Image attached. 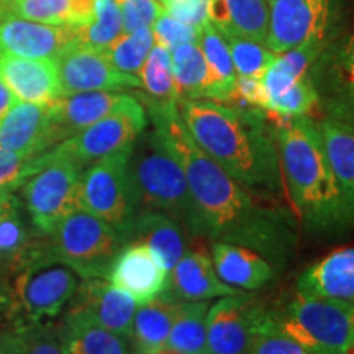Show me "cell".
<instances>
[{"label":"cell","mask_w":354,"mask_h":354,"mask_svg":"<svg viewBox=\"0 0 354 354\" xmlns=\"http://www.w3.org/2000/svg\"><path fill=\"white\" fill-rule=\"evenodd\" d=\"M141 102L162 145L183 166L202 236L250 248L274 266L284 264L295 246L289 212L254 201L250 189L207 156L185 128L177 104Z\"/></svg>","instance_id":"6da1fadb"},{"label":"cell","mask_w":354,"mask_h":354,"mask_svg":"<svg viewBox=\"0 0 354 354\" xmlns=\"http://www.w3.org/2000/svg\"><path fill=\"white\" fill-rule=\"evenodd\" d=\"M177 109L198 148L238 183L263 196H284L276 138L264 110L209 99L179 100Z\"/></svg>","instance_id":"7a4b0ae2"},{"label":"cell","mask_w":354,"mask_h":354,"mask_svg":"<svg viewBox=\"0 0 354 354\" xmlns=\"http://www.w3.org/2000/svg\"><path fill=\"white\" fill-rule=\"evenodd\" d=\"M274 138L286 189L302 223L315 233H335L351 227L318 122L308 115L274 117Z\"/></svg>","instance_id":"3957f363"},{"label":"cell","mask_w":354,"mask_h":354,"mask_svg":"<svg viewBox=\"0 0 354 354\" xmlns=\"http://www.w3.org/2000/svg\"><path fill=\"white\" fill-rule=\"evenodd\" d=\"M130 174L138 212H161L174 218L184 232L202 236L201 218L183 166L167 151L154 128L143 131L133 146Z\"/></svg>","instance_id":"277c9868"},{"label":"cell","mask_w":354,"mask_h":354,"mask_svg":"<svg viewBox=\"0 0 354 354\" xmlns=\"http://www.w3.org/2000/svg\"><path fill=\"white\" fill-rule=\"evenodd\" d=\"M125 238L107 221L76 210L46 234V254L53 263L73 269L82 279H107Z\"/></svg>","instance_id":"5b68a950"},{"label":"cell","mask_w":354,"mask_h":354,"mask_svg":"<svg viewBox=\"0 0 354 354\" xmlns=\"http://www.w3.org/2000/svg\"><path fill=\"white\" fill-rule=\"evenodd\" d=\"M82 167L50 148L35 158V166L17 196L39 233L48 234L61 220L81 210Z\"/></svg>","instance_id":"8992f818"},{"label":"cell","mask_w":354,"mask_h":354,"mask_svg":"<svg viewBox=\"0 0 354 354\" xmlns=\"http://www.w3.org/2000/svg\"><path fill=\"white\" fill-rule=\"evenodd\" d=\"M10 323L51 322L61 315L79 286V276L68 266L39 259L10 279Z\"/></svg>","instance_id":"52a82bcc"},{"label":"cell","mask_w":354,"mask_h":354,"mask_svg":"<svg viewBox=\"0 0 354 354\" xmlns=\"http://www.w3.org/2000/svg\"><path fill=\"white\" fill-rule=\"evenodd\" d=\"M133 146L88 165L81 179V210L112 225L125 238V243L133 220L138 215L130 174Z\"/></svg>","instance_id":"ba28073f"},{"label":"cell","mask_w":354,"mask_h":354,"mask_svg":"<svg viewBox=\"0 0 354 354\" xmlns=\"http://www.w3.org/2000/svg\"><path fill=\"white\" fill-rule=\"evenodd\" d=\"M353 302L297 294L279 315L281 330L308 354H344L351 344Z\"/></svg>","instance_id":"9c48e42d"},{"label":"cell","mask_w":354,"mask_h":354,"mask_svg":"<svg viewBox=\"0 0 354 354\" xmlns=\"http://www.w3.org/2000/svg\"><path fill=\"white\" fill-rule=\"evenodd\" d=\"M348 0H271L266 46L276 55L305 43H331L344 30Z\"/></svg>","instance_id":"30bf717a"},{"label":"cell","mask_w":354,"mask_h":354,"mask_svg":"<svg viewBox=\"0 0 354 354\" xmlns=\"http://www.w3.org/2000/svg\"><path fill=\"white\" fill-rule=\"evenodd\" d=\"M148 125L143 102L130 94L109 115L86 130L53 146L61 156L87 167L94 161L133 146Z\"/></svg>","instance_id":"8fae6325"},{"label":"cell","mask_w":354,"mask_h":354,"mask_svg":"<svg viewBox=\"0 0 354 354\" xmlns=\"http://www.w3.org/2000/svg\"><path fill=\"white\" fill-rule=\"evenodd\" d=\"M308 76L325 118L354 127V25L322 51Z\"/></svg>","instance_id":"7c38bea8"},{"label":"cell","mask_w":354,"mask_h":354,"mask_svg":"<svg viewBox=\"0 0 354 354\" xmlns=\"http://www.w3.org/2000/svg\"><path fill=\"white\" fill-rule=\"evenodd\" d=\"M274 313L250 294L220 297L207 313L205 354H245Z\"/></svg>","instance_id":"4fadbf2b"},{"label":"cell","mask_w":354,"mask_h":354,"mask_svg":"<svg viewBox=\"0 0 354 354\" xmlns=\"http://www.w3.org/2000/svg\"><path fill=\"white\" fill-rule=\"evenodd\" d=\"M55 61L61 97L79 94V92H122L141 87L138 76L115 69L104 53L82 44H73Z\"/></svg>","instance_id":"5bb4252c"},{"label":"cell","mask_w":354,"mask_h":354,"mask_svg":"<svg viewBox=\"0 0 354 354\" xmlns=\"http://www.w3.org/2000/svg\"><path fill=\"white\" fill-rule=\"evenodd\" d=\"M138 302L110 284L107 279H82L66 312L79 315L127 338L133 336V320Z\"/></svg>","instance_id":"9a60e30c"},{"label":"cell","mask_w":354,"mask_h":354,"mask_svg":"<svg viewBox=\"0 0 354 354\" xmlns=\"http://www.w3.org/2000/svg\"><path fill=\"white\" fill-rule=\"evenodd\" d=\"M77 25H50L21 19L0 20V51L32 59H56L77 43Z\"/></svg>","instance_id":"2e32d148"},{"label":"cell","mask_w":354,"mask_h":354,"mask_svg":"<svg viewBox=\"0 0 354 354\" xmlns=\"http://www.w3.org/2000/svg\"><path fill=\"white\" fill-rule=\"evenodd\" d=\"M169 272L158 263L148 246L125 243L110 268L107 281L143 305L167 289Z\"/></svg>","instance_id":"e0dca14e"},{"label":"cell","mask_w":354,"mask_h":354,"mask_svg":"<svg viewBox=\"0 0 354 354\" xmlns=\"http://www.w3.org/2000/svg\"><path fill=\"white\" fill-rule=\"evenodd\" d=\"M0 81L19 102L50 105L61 97L55 59H32L0 51Z\"/></svg>","instance_id":"ac0fdd59"},{"label":"cell","mask_w":354,"mask_h":354,"mask_svg":"<svg viewBox=\"0 0 354 354\" xmlns=\"http://www.w3.org/2000/svg\"><path fill=\"white\" fill-rule=\"evenodd\" d=\"M125 94L115 91L79 92L63 95L48 105L53 146L77 135L109 115Z\"/></svg>","instance_id":"d6986e66"},{"label":"cell","mask_w":354,"mask_h":354,"mask_svg":"<svg viewBox=\"0 0 354 354\" xmlns=\"http://www.w3.org/2000/svg\"><path fill=\"white\" fill-rule=\"evenodd\" d=\"M53 148L48 105L15 102L0 120V151L35 158Z\"/></svg>","instance_id":"ffe728a7"},{"label":"cell","mask_w":354,"mask_h":354,"mask_svg":"<svg viewBox=\"0 0 354 354\" xmlns=\"http://www.w3.org/2000/svg\"><path fill=\"white\" fill-rule=\"evenodd\" d=\"M167 290L183 302H198L216 297L243 294L240 289L225 284L215 271L214 259L203 248L183 254L167 277Z\"/></svg>","instance_id":"44dd1931"},{"label":"cell","mask_w":354,"mask_h":354,"mask_svg":"<svg viewBox=\"0 0 354 354\" xmlns=\"http://www.w3.org/2000/svg\"><path fill=\"white\" fill-rule=\"evenodd\" d=\"M39 259H48L46 234L33 227L24 205L0 216V277L10 279Z\"/></svg>","instance_id":"7402d4cb"},{"label":"cell","mask_w":354,"mask_h":354,"mask_svg":"<svg viewBox=\"0 0 354 354\" xmlns=\"http://www.w3.org/2000/svg\"><path fill=\"white\" fill-rule=\"evenodd\" d=\"M304 297L354 304V248H342L308 266L297 279Z\"/></svg>","instance_id":"603a6c76"},{"label":"cell","mask_w":354,"mask_h":354,"mask_svg":"<svg viewBox=\"0 0 354 354\" xmlns=\"http://www.w3.org/2000/svg\"><path fill=\"white\" fill-rule=\"evenodd\" d=\"M271 0H209V21L225 38L266 44Z\"/></svg>","instance_id":"cb8c5ba5"},{"label":"cell","mask_w":354,"mask_h":354,"mask_svg":"<svg viewBox=\"0 0 354 354\" xmlns=\"http://www.w3.org/2000/svg\"><path fill=\"white\" fill-rule=\"evenodd\" d=\"M138 241L148 246L167 272L185 253L184 228L169 215L156 210H141L133 220L127 243Z\"/></svg>","instance_id":"d4e9b609"},{"label":"cell","mask_w":354,"mask_h":354,"mask_svg":"<svg viewBox=\"0 0 354 354\" xmlns=\"http://www.w3.org/2000/svg\"><path fill=\"white\" fill-rule=\"evenodd\" d=\"M212 259L218 277L234 289L258 290L274 277L272 264L250 248L214 241Z\"/></svg>","instance_id":"484cf974"},{"label":"cell","mask_w":354,"mask_h":354,"mask_svg":"<svg viewBox=\"0 0 354 354\" xmlns=\"http://www.w3.org/2000/svg\"><path fill=\"white\" fill-rule=\"evenodd\" d=\"M66 354H136L131 338L79 315L64 313L56 323Z\"/></svg>","instance_id":"4316f807"},{"label":"cell","mask_w":354,"mask_h":354,"mask_svg":"<svg viewBox=\"0 0 354 354\" xmlns=\"http://www.w3.org/2000/svg\"><path fill=\"white\" fill-rule=\"evenodd\" d=\"M179 305L180 300L167 289L149 302L138 305L131 336L136 354H153L166 346Z\"/></svg>","instance_id":"83f0119b"},{"label":"cell","mask_w":354,"mask_h":354,"mask_svg":"<svg viewBox=\"0 0 354 354\" xmlns=\"http://www.w3.org/2000/svg\"><path fill=\"white\" fill-rule=\"evenodd\" d=\"M318 127L336 185L351 225H354V127L330 118H323L318 122Z\"/></svg>","instance_id":"f1b7e54d"},{"label":"cell","mask_w":354,"mask_h":354,"mask_svg":"<svg viewBox=\"0 0 354 354\" xmlns=\"http://www.w3.org/2000/svg\"><path fill=\"white\" fill-rule=\"evenodd\" d=\"M169 51L177 99L214 100V81L201 46L194 41L183 43L171 48Z\"/></svg>","instance_id":"f546056e"},{"label":"cell","mask_w":354,"mask_h":354,"mask_svg":"<svg viewBox=\"0 0 354 354\" xmlns=\"http://www.w3.org/2000/svg\"><path fill=\"white\" fill-rule=\"evenodd\" d=\"M197 44L205 56L212 81H214V100L230 104L233 99L234 84H236V73H234L227 39L210 21H207L201 28Z\"/></svg>","instance_id":"4dcf8cb0"},{"label":"cell","mask_w":354,"mask_h":354,"mask_svg":"<svg viewBox=\"0 0 354 354\" xmlns=\"http://www.w3.org/2000/svg\"><path fill=\"white\" fill-rule=\"evenodd\" d=\"M209 308L210 304L207 300H198V302L180 300L166 346L180 354H205Z\"/></svg>","instance_id":"1f68e13d"},{"label":"cell","mask_w":354,"mask_h":354,"mask_svg":"<svg viewBox=\"0 0 354 354\" xmlns=\"http://www.w3.org/2000/svg\"><path fill=\"white\" fill-rule=\"evenodd\" d=\"M138 79L146 95L141 99L156 104H177L176 84L171 68V51L162 44L154 43L148 57L141 66Z\"/></svg>","instance_id":"d6a6232c"},{"label":"cell","mask_w":354,"mask_h":354,"mask_svg":"<svg viewBox=\"0 0 354 354\" xmlns=\"http://www.w3.org/2000/svg\"><path fill=\"white\" fill-rule=\"evenodd\" d=\"M8 354H66L56 323H10Z\"/></svg>","instance_id":"836d02e7"},{"label":"cell","mask_w":354,"mask_h":354,"mask_svg":"<svg viewBox=\"0 0 354 354\" xmlns=\"http://www.w3.org/2000/svg\"><path fill=\"white\" fill-rule=\"evenodd\" d=\"M154 43L156 41H154L153 30L141 28L131 33H122L102 53L115 69L131 74V76H138L141 66L148 57Z\"/></svg>","instance_id":"e575fe53"},{"label":"cell","mask_w":354,"mask_h":354,"mask_svg":"<svg viewBox=\"0 0 354 354\" xmlns=\"http://www.w3.org/2000/svg\"><path fill=\"white\" fill-rule=\"evenodd\" d=\"M123 33L122 15L115 0H97L94 19L79 26L77 44L104 51Z\"/></svg>","instance_id":"d590c367"},{"label":"cell","mask_w":354,"mask_h":354,"mask_svg":"<svg viewBox=\"0 0 354 354\" xmlns=\"http://www.w3.org/2000/svg\"><path fill=\"white\" fill-rule=\"evenodd\" d=\"M73 0H0V20L21 19L50 25H71Z\"/></svg>","instance_id":"8d00e7d4"},{"label":"cell","mask_w":354,"mask_h":354,"mask_svg":"<svg viewBox=\"0 0 354 354\" xmlns=\"http://www.w3.org/2000/svg\"><path fill=\"white\" fill-rule=\"evenodd\" d=\"M227 43L236 77H263L277 57L266 44L253 39L228 38Z\"/></svg>","instance_id":"74e56055"},{"label":"cell","mask_w":354,"mask_h":354,"mask_svg":"<svg viewBox=\"0 0 354 354\" xmlns=\"http://www.w3.org/2000/svg\"><path fill=\"white\" fill-rule=\"evenodd\" d=\"M315 107H318V95L312 79L307 74L292 84L284 94L269 102L266 115L281 118L302 117L308 115Z\"/></svg>","instance_id":"f35d334b"},{"label":"cell","mask_w":354,"mask_h":354,"mask_svg":"<svg viewBox=\"0 0 354 354\" xmlns=\"http://www.w3.org/2000/svg\"><path fill=\"white\" fill-rule=\"evenodd\" d=\"M151 30L154 35V41L166 46L167 50L183 43H197L198 35H201V28H196V26H190L184 24V21L174 19L165 8L159 13Z\"/></svg>","instance_id":"ab89813d"},{"label":"cell","mask_w":354,"mask_h":354,"mask_svg":"<svg viewBox=\"0 0 354 354\" xmlns=\"http://www.w3.org/2000/svg\"><path fill=\"white\" fill-rule=\"evenodd\" d=\"M122 15L123 33H131L141 28H151L162 12L159 0H115Z\"/></svg>","instance_id":"60d3db41"},{"label":"cell","mask_w":354,"mask_h":354,"mask_svg":"<svg viewBox=\"0 0 354 354\" xmlns=\"http://www.w3.org/2000/svg\"><path fill=\"white\" fill-rule=\"evenodd\" d=\"M245 354H308L300 344L287 336L277 325L259 330L251 339L250 348Z\"/></svg>","instance_id":"b9f144b4"},{"label":"cell","mask_w":354,"mask_h":354,"mask_svg":"<svg viewBox=\"0 0 354 354\" xmlns=\"http://www.w3.org/2000/svg\"><path fill=\"white\" fill-rule=\"evenodd\" d=\"M35 158L0 151V189H19L26 177L32 174Z\"/></svg>","instance_id":"7bdbcfd3"},{"label":"cell","mask_w":354,"mask_h":354,"mask_svg":"<svg viewBox=\"0 0 354 354\" xmlns=\"http://www.w3.org/2000/svg\"><path fill=\"white\" fill-rule=\"evenodd\" d=\"M177 20L184 21L190 26L202 28L209 21V0H184L165 7Z\"/></svg>","instance_id":"ee69618b"},{"label":"cell","mask_w":354,"mask_h":354,"mask_svg":"<svg viewBox=\"0 0 354 354\" xmlns=\"http://www.w3.org/2000/svg\"><path fill=\"white\" fill-rule=\"evenodd\" d=\"M10 300H8V284L6 277H0V328L10 323Z\"/></svg>","instance_id":"f6af8a7d"},{"label":"cell","mask_w":354,"mask_h":354,"mask_svg":"<svg viewBox=\"0 0 354 354\" xmlns=\"http://www.w3.org/2000/svg\"><path fill=\"white\" fill-rule=\"evenodd\" d=\"M19 205H21V201L17 194H13V190L0 189V216L6 215L7 212H10Z\"/></svg>","instance_id":"bcb514c9"},{"label":"cell","mask_w":354,"mask_h":354,"mask_svg":"<svg viewBox=\"0 0 354 354\" xmlns=\"http://www.w3.org/2000/svg\"><path fill=\"white\" fill-rule=\"evenodd\" d=\"M15 102H19V100H17L15 95L8 91V87L6 86V84L0 81V120L6 117L7 112L13 107V104H15Z\"/></svg>","instance_id":"7dc6e473"},{"label":"cell","mask_w":354,"mask_h":354,"mask_svg":"<svg viewBox=\"0 0 354 354\" xmlns=\"http://www.w3.org/2000/svg\"><path fill=\"white\" fill-rule=\"evenodd\" d=\"M10 325V323H8ZM8 325L0 328V354H8Z\"/></svg>","instance_id":"c3c4849f"},{"label":"cell","mask_w":354,"mask_h":354,"mask_svg":"<svg viewBox=\"0 0 354 354\" xmlns=\"http://www.w3.org/2000/svg\"><path fill=\"white\" fill-rule=\"evenodd\" d=\"M161 2L162 7H167V6H172V3H179V2H184V0H159Z\"/></svg>","instance_id":"681fc988"},{"label":"cell","mask_w":354,"mask_h":354,"mask_svg":"<svg viewBox=\"0 0 354 354\" xmlns=\"http://www.w3.org/2000/svg\"><path fill=\"white\" fill-rule=\"evenodd\" d=\"M351 344H354V312H353V331H351Z\"/></svg>","instance_id":"f907efd6"}]
</instances>
